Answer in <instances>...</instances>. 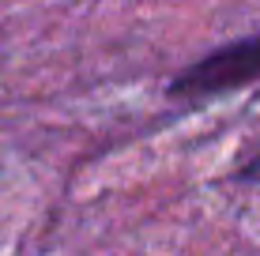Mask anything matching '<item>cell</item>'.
Returning <instances> with one entry per match:
<instances>
[{"mask_svg":"<svg viewBox=\"0 0 260 256\" xmlns=\"http://www.w3.org/2000/svg\"><path fill=\"white\" fill-rule=\"evenodd\" d=\"M253 79H260V34L241 38L234 46H222L211 57L196 60L192 68H185L174 79L170 94L174 98H208V94H222V91H234V87H245Z\"/></svg>","mask_w":260,"mask_h":256,"instance_id":"6da1fadb","label":"cell"},{"mask_svg":"<svg viewBox=\"0 0 260 256\" xmlns=\"http://www.w3.org/2000/svg\"><path fill=\"white\" fill-rule=\"evenodd\" d=\"M245 173H260V155L253 158V166H249V170H245Z\"/></svg>","mask_w":260,"mask_h":256,"instance_id":"7a4b0ae2","label":"cell"}]
</instances>
